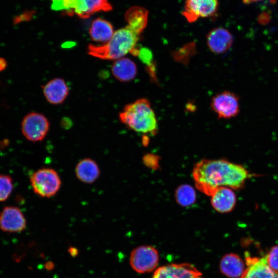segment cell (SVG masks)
<instances>
[{"label": "cell", "mask_w": 278, "mask_h": 278, "mask_svg": "<svg viewBox=\"0 0 278 278\" xmlns=\"http://www.w3.org/2000/svg\"><path fill=\"white\" fill-rule=\"evenodd\" d=\"M192 176L196 187L211 196L222 186L241 189L253 175L242 165L227 160L202 159L195 164Z\"/></svg>", "instance_id": "obj_1"}, {"label": "cell", "mask_w": 278, "mask_h": 278, "mask_svg": "<svg viewBox=\"0 0 278 278\" xmlns=\"http://www.w3.org/2000/svg\"><path fill=\"white\" fill-rule=\"evenodd\" d=\"M140 34L129 26L114 32L111 39L101 45L89 44L90 55L103 60H117L136 47Z\"/></svg>", "instance_id": "obj_2"}, {"label": "cell", "mask_w": 278, "mask_h": 278, "mask_svg": "<svg viewBox=\"0 0 278 278\" xmlns=\"http://www.w3.org/2000/svg\"><path fill=\"white\" fill-rule=\"evenodd\" d=\"M119 118L122 123L135 132L155 134L158 131L155 114L146 98L138 99L125 106Z\"/></svg>", "instance_id": "obj_3"}, {"label": "cell", "mask_w": 278, "mask_h": 278, "mask_svg": "<svg viewBox=\"0 0 278 278\" xmlns=\"http://www.w3.org/2000/svg\"><path fill=\"white\" fill-rule=\"evenodd\" d=\"M51 8L64 11L67 15L76 14L82 19L88 18L97 12L112 9L108 0H56L52 1Z\"/></svg>", "instance_id": "obj_4"}, {"label": "cell", "mask_w": 278, "mask_h": 278, "mask_svg": "<svg viewBox=\"0 0 278 278\" xmlns=\"http://www.w3.org/2000/svg\"><path fill=\"white\" fill-rule=\"evenodd\" d=\"M34 193L43 198L55 196L61 186L58 173L51 168H42L34 172L30 178Z\"/></svg>", "instance_id": "obj_5"}, {"label": "cell", "mask_w": 278, "mask_h": 278, "mask_svg": "<svg viewBox=\"0 0 278 278\" xmlns=\"http://www.w3.org/2000/svg\"><path fill=\"white\" fill-rule=\"evenodd\" d=\"M159 260L158 250L148 245L138 246L134 249L130 256L132 268L138 273L152 271L157 267Z\"/></svg>", "instance_id": "obj_6"}, {"label": "cell", "mask_w": 278, "mask_h": 278, "mask_svg": "<svg viewBox=\"0 0 278 278\" xmlns=\"http://www.w3.org/2000/svg\"><path fill=\"white\" fill-rule=\"evenodd\" d=\"M49 126V122L44 115L31 112L24 117L21 123V130L23 135L28 141L38 142L46 137Z\"/></svg>", "instance_id": "obj_7"}, {"label": "cell", "mask_w": 278, "mask_h": 278, "mask_svg": "<svg viewBox=\"0 0 278 278\" xmlns=\"http://www.w3.org/2000/svg\"><path fill=\"white\" fill-rule=\"evenodd\" d=\"M211 107L219 118L230 119L239 113V98L233 92L224 91L212 98Z\"/></svg>", "instance_id": "obj_8"}, {"label": "cell", "mask_w": 278, "mask_h": 278, "mask_svg": "<svg viewBox=\"0 0 278 278\" xmlns=\"http://www.w3.org/2000/svg\"><path fill=\"white\" fill-rule=\"evenodd\" d=\"M218 7V0H185L182 14L189 23H193L214 15Z\"/></svg>", "instance_id": "obj_9"}, {"label": "cell", "mask_w": 278, "mask_h": 278, "mask_svg": "<svg viewBox=\"0 0 278 278\" xmlns=\"http://www.w3.org/2000/svg\"><path fill=\"white\" fill-rule=\"evenodd\" d=\"M152 278H203L202 273L189 263L170 264L157 268Z\"/></svg>", "instance_id": "obj_10"}, {"label": "cell", "mask_w": 278, "mask_h": 278, "mask_svg": "<svg viewBox=\"0 0 278 278\" xmlns=\"http://www.w3.org/2000/svg\"><path fill=\"white\" fill-rule=\"evenodd\" d=\"M26 227L25 217L16 206H7L0 213V229L4 232L18 233Z\"/></svg>", "instance_id": "obj_11"}, {"label": "cell", "mask_w": 278, "mask_h": 278, "mask_svg": "<svg viewBox=\"0 0 278 278\" xmlns=\"http://www.w3.org/2000/svg\"><path fill=\"white\" fill-rule=\"evenodd\" d=\"M247 267L240 278H278V273L268 265L266 255L252 257L246 254Z\"/></svg>", "instance_id": "obj_12"}, {"label": "cell", "mask_w": 278, "mask_h": 278, "mask_svg": "<svg viewBox=\"0 0 278 278\" xmlns=\"http://www.w3.org/2000/svg\"><path fill=\"white\" fill-rule=\"evenodd\" d=\"M233 37L230 32L222 27L215 28L206 36V43L213 53L221 54L227 51L232 46Z\"/></svg>", "instance_id": "obj_13"}, {"label": "cell", "mask_w": 278, "mask_h": 278, "mask_svg": "<svg viewBox=\"0 0 278 278\" xmlns=\"http://www.w3.org/2000/svg\"><path fill=\"white\" fill-rule=\"evenodd\" d=\"M213 207L218 212H231L236 203V196L233 189L222 186L216 189L211 196Z\"/></svg>", "instance_id": "obj_14"}, {"label": "cell", "mask_w": 278, "mask_h": 278, "mask_svg": "<svg viewBox=\"0 0 278 278\" xmlns=\"http://www.w3.org/2000/svg\"><path fill=\"white\" fill-rule=\"evenodd\" d=\"M43 94L46 100L51 104L62 103L68 96L69 89L65 81L57 78L48 81L43 86Z\"/></svg>", "instance_id": "obj_15"}, {"label": "cell", "mask_w": 278, "mask_h": 278, "mask_svg": "<svg viewBox=\"0 0 278 278\" xmlns=\"http://www.w3.org/2000/svg\"><path fill=\"white\" fill-rule=\"evenodd\" d=\"M77 178L86 184H92L99 178L100 170L97 163L91 158H84L77 164L75 167Z\"/></svg>", "instance_id": "obj_16"}, {"label": "cell", "mask_w": 278, "mask_h": 278, "mask_svg": "<svg viewBox=\"0 0 278 278\" xmlns=\"http://www.w3.org/2000/svg\"><path fill=\"white\" fill-rule=\"evenodd\" d=\"M219 266L221 272L230 278H240L245 270L243 260L234 253L224 255Z\"/></svg>", "instance_id": "obj_17"}, {"label": "cell", "mask_w": 278, "mask_h": 278, "mask_svg": "<svg viewBox=\"0 0 278 278\" xmlns=\"http://www.w3.org/2000/svg\"><path fill=\"white\" fill-rule=\"evenodd\" d=\"M111 71L113 76L122 82L133 80L137 73V67L135 63L127 58H121L116 60L112 65Z\"/></svg>", "instance_id": "obj_18"}, {"label": "cell", "mask_w": 278, "mask_h": 278, "mask_svg": "<svg viewBox=\"0 0 278 278\" xmlns=\"http://www.w3.org/2000/svg\"><path fill=\"white\" fill-rule=\"evenodd\" d=\"M148 17V10L140 6L131 7L125 14L127 25L140 35L146 27Z\"/></svg>", "instance_id": "obj_19"}, {"label": "cell", "mask_w": 278, "mask_h": 278, "mask_svg": "<svg viewBox=\"0 0 278 278\" xmlns=\"http://www.w3.org/2000/svg\"><path fill=\"white\" fill-rule=\"evenodd\" d=\"M114 33L112 24L101 18L94 20L89 29V33L92 40L102 43L108 42Z\"/></svg>", "instance_id": "obj_20"}, {"label": "cell", "mask_w": 278, "mask_h": 278, "mask_svg": "<svg viewBox=\"0 0 278 278\" xmlns=\"http://www.w3.org/2000/svg\"><path fill=\"white\" fill-rule=\"evenodd\" d=\"M175 198L177 202L180 205L188 206L194 204L196 201V191L189 185L183 184L176 189Z\"/></svg>", "instance_id": "obj_21"}, {"label": "cell", "mask_w": 278, "mask_h": 278, "mask_svg": "<svg viewBox=\"0 0 278 278\" xmlns=\"http://www.w3.org/2000/svg\"><path fill=\"white\" fill-rule=\"evenodd\" d=\"M13 188L12 179L8 175H0V202L6 201Z\"/></svg>", "instance_id": "obj_22"}, {"label": "cell", "mask_w": 278, "mask_h": 278, "mask_svg": "<svg viewBox=\"0 0 278 278\" xmlns=\"http://www.w3.org/2000/svg\"><path fill=\"white\" fill-rule=\"evenodd\" d=\"M152 54L151 50L146 47H142L138 49L137 56L139 59L149 68L150 75L154 78V68L152 64Z\"/></svg>", "instance_id": "obj_23"}, {"label": "cell", "mask_w": 278, "mask_h": 278, "mask_svg": "<svg viewBox=\"0 0 278 278\" xmlns=\"http://www.w3.org/2000/svg\"><path fill=\"white\" fill-rule=\"evenodd\" d=\"M266 257L268 265L278 273V246L272 247Z\"/></svg>", "instance_id": "obj_24"}, {"label": "cell", "mask_w": 278, "mask_h": 278, "mask_svg": "<svg viewBox=\"0 0 278 278\" xmlns=\"http://www.w3.org/2000/svg\"><path fill=\"white\" fill-rule=\"evenodd\" d=\"M7 66V62L5 59L0 58V72L3 71Z\"/></svg>", "instance_id": "obj_25"}, {"label": "cell", "mask_w": 278, "mask_h": 278, "mask_svg": "<svg viewBox=\"0 0 278 278\" xmlns=\"http://www.w3.org/2000/svg\"><path fill=\"white\" fill-rule=\"evenodd\" d=\"M260 0H242L243 2L245 4H250L258 2Z\"/></svg>", "instance_id": "obj_26"}, {"label": "cell", "mask_w": 278, "mask_h": 278, "mask_svg": "<svg viewBox=\"0 0 278 278\" xmlns=\"http://www.w3.org/2000/svg\"><path fill=\"white\" fill-rule=\"evenodd\" d=\"M51 2H52V1H55V0H51Z\"/></svg>", "instance_id": "obj_27"}]
</instances>
